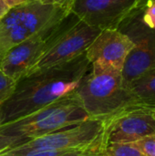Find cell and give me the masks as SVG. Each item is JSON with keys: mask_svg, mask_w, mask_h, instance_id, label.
Wrapping results in <instances>:
<instances>
[{"mask_svg": "<svg viewBox=\"0 0 155 156\" xmlns=\"http://www.w3.org/2000/svg\"><path fill=\"white\" fill-rule=\"evenodd\" d=\"M90 66L85 52L69 62L20 78L11 97L1 105L4 113L2 125L14 122L76 91Z\"/></svg>", "mask_w": 155, "mask_h": 156, "instance_id": "6da1fadb", "label": "cell"}, {"mask_svg": "<svg viewBox=\"0 0 155 156\" xmlns=\"http://www.w3.org/2000/svg\"><path fill=\"white\" fill-rule=\"evenodd\" d=\"M81 79L76 93L90 117L105 118L120 110L139 104L122 85V71L99 63Z\"/></svg>", "mask_w": 155, "mask_h": 156, "instance_id": "7a4b0ae2", "label": "cell"}, {"mask_svg": "<svg viewBox=\"0 0 155 156\" xmlns=\"http://www.w3.org/2000/svg\"><path fill=\"white\" fill-rule=\"evenodd\" d=\"M89 118L90 116L74 91L14 122L1 125L0 133L28 141L78 124Z\"/></svg>", "mask_w": 155, "mask_h": 156, "instance_id": "3957f363", "label": "cell"}, {"mask_svg": "<svg viewBox=\"0 0 155 156\" xmlns=\"http://www.w3.org/2000/svg\"><path fill=\"white\" fill-rule=\"evenodd\" d=\"M79 18L71 11L64 12L49 20L32 36L13 47L0 63L3 72L18 80L26 75L37 61Z\"/></svg>", "mask_w": 155, "mask_h": 156, "instance_id": "277c9868", "label": "cell"}, {"mask_svg": "<svg viewBox=\"0 0 155 156\" xmlns=\"http://www.w3.org/2000/svg\"><path fill=\"white\" fill-rule=\"evenodd\" d=\"M104 119L90 117L78 124L13 145L0 153V155L21 156L29 151L37 149L100 154L102 148Z\"/></svg>", "mask_w": 155, "mask_h": 156, "instance_id": "5b68a950", "label": "cell"}, {"mask_svg": "<svg viewBox=\"0 0 155 156\" xmlns=\"http://www.w3.org/2000/svg\"><path fill=\"white\" fill-rule=\"evenodd\" d=\"M70 11L32 0L10 8L0 19V63L13 47L38 31L52 18Z\"/></svg>", "mask_w": 155, "mask_h": 156, "instance_id": "8992f818", "label": "cell"}, {"mask_svg": "<svg viewBox=\"0 0 155 156\" xmlns=\"http://www.w3.org/2000/svg\"><path fill=\"white\" fill-rule=\"evenodd\" d=\"M154 133V107L131 105L105 117L102 147L109 144L138 142Z\"/></svg>", "mask_w": 155, "mask_h": 156, "instance_id": "52a82bcc", "label": "cell"}, {"mask_svg": "<svg viewBox=\"0 0 155 156\" xmlns=\"http://www.w3.org/2000/svg\"><path fill=\"white\" fill-rule=\"evenodd\" d=\"M102 30L79 20L27 73L69 62L85 53Z\"/></svg>", "mask_w": 155, "mask_h": 156, "instance_id": "ba28073f", "label": "cell"}, {"mask_svg": "<svg viewBox=\"0 0 155 156\" xmlns=\"http://www.w3.org/2000/svg\"><path fill=\"white\" fill-rule=\"evenodd\" d=\"M141 0H74L71 12L86 24L103 29H117Z\"/></svg>", "mask_w": 155, "mask_h": 156, "instance_id": "9c48e42d", "label": "cell"}, {"mask_svg": "<svg viewBox=\"0 0 155 156\" xmlns=\"http://www.w3.org/2000/svg\"><path fill=\"white\" fill-rule=\"evenodd\" d=\"M134 43L118 29H103L86 51L90 64L99 63L122 71Z\"/></svg>", "mask_w": 155, "mask_h": 156, "instance_id": "30bf717a", "label": "cell"}, {"mask_svg": "<svg viewBox=\"0 0 155 156\" xmlns=\"http://www.w3.org/2000/svg\"><path fill=\"white\" fill-rule=\"evenodd\" d=\"M117 29L134 45L155 37V0H141Z\"/></svg>", "mask_w": 155, "mask_h": 156, "instance_id": "8fae6325", "label": "cell"}, {"mask_svg": "<svg viewBox=\"0 0 155 156\" xmlns=\"http://www.w3.org/2000/svg\"><path fill=\"white\" fill-rule=\"evenodd\" d=\"M153 68H155V37L135 45L127 56L122 71L123 87L128 90L134 80Z\"/></svg>", "mask_w": 155, "mask_h": 156, "instance_id": "7c38bea8", "label": "cell"}, {"mask_svg": "<svg viewBox=\"0 0 155 156\" xmlns=\"http://www.w3.org/2000/svg\"><path fill=\"white\" fill-rule=\"evenodd\" d=\"M139 104L151 107L155 105V68H153L134 80L128 88Z\"/></svg>", "mask_w": 155, "mask_h": 156, "instance_id": "4fadbf2b", "label": "cell"}, {"mask_svg": "<svg viewBox=\"0 0 155 156\" xmlns=\"http://www.w3.org/2000/svg\"><path fill=\"white\" fill-rule=\"evenodd\" d=\"M100 156H143L131 144H109L102 147Z\"/></svg>", "mask_w": 155, "mask_h": 156, "instance_id": "5bb4252c", "label": "cell"}, {"mask_svg": "<svg viewBox=\"0 0 155 156\" xmlns=\"http://www.w3.org/2000/svg\"><path fill=\"white\" fill-rule=\"evenodd\" d=\"M16 80L5 75L0 69V105L8 100L15 91Z\"/></svg>", "mask_w": 155, "mask_h": 156, "instance_id": "9a60e30c", "label": "cell"}, {"mask_svg": "<svg viewBox=\"0 0 155 156\" xmlns=\"http://www.w3.org/2000/svg\"><path fill=\"white\" fill-rule=\"evenodd\" d=\"M143 156H155V133L147 136L138 142L131 143Z\"/></svg>", "mask_w": 155, "mask_h": 156, "instance_id": "2e32d148", "label": "cell"}, {"mask_svg": "<svg viewBox=\"0 0 155 156\" xmlns=\"http://www.w3.org/2000/svg\"><path fill=\"white\" fill-rule=\"evenodd\" d=\"M75 151L70 150H55V149H37L32 150L21 156H62ZM82 153V152H81Z\"/></svg>", "mask_w": 155, "mask_h": 156, "instance_id": "e0dca14e", "label": "cell"}, {"mask_svg": "<svg viewBox=\"0 0 155 156\" xmlns=\"http://www.w3.org/2000/svg\"><path fill=\"white\" fill-rule=\"evenodd\" d=\"M25 142H26V141L20 137L0 133V153L4 152L5 149L11 147L13 145H16L18 144H22Z\"/></svg>", "mask_w": 155, "mask_h": 156, "instance_id": "ac0fdd59", "label": "cell"}, {"mask_svg": "<svg viewBox=\"0 0 155 156\" xmlns=\"http://www.w3.org/2000/svg\"><path fill=\"white\" fill-rule=\"evenodd\" d=\"M32 1H37L45 5H56L69 10L72 9L74 4V0H32Z\"/></svg>", "mask_w": 155, "mask_h": 156, "instance_id": "d6986e66", "label": "cell"}, {"mask_svg": "<svg viewBox=\"0 0 155 156\" xmlns=\"http://www.w3.org/2000/svg\"><path fill=\"white\" fill-rule=\"evenodd\" d=\"M27 0H4L5 4L6 5V6L10 9L12 7H15L18 5H21L23 3H25Z\"/></svg>", "mask_w": 155, "mask_h": 156, "instance_id": "ffe728a7", "label": "cell"}, {"mask_svg": "<svg viewBox=\"0 0 155 156\" xmlns=\"http://www.w3.org/2000/svg\"><path fill=\"white\" fill-rule=\"evenodd\" d=\"M62 156H100L99 154H91V153H81V152H73L69 153Z\"/></svg>", "mask_w": 155, "mask_h": 156, "instance_id": "44dd1931", "label": "cell"}, {"mask_svg": "<svg viewBox=\"0 0 155 156\" xmlns=\"http://www.w3.org/2000/svg\"><path fill=\"white\" fill-rule=\"evenodd\" d=\"M9 10V8L5 4L4 0H0V19L6 14V12Z\"/></svg>", "mask_w": 155, "mask_h": 156, "instance_id": "7402d4cb", "label": "cell"}, {"mask_svg": "<svg viewBox=\"0 0 155 156\" xmlns=\"http://www.w3.org/2000/svg\"><path fill=\"white\" fill-rule=\"evenodd\" d=\"M2 105V104H1ZM0 105V126L3 124L4 122V113H3V111H2V107Z\"/></svg>", "mask_w": 155, "mask_h": 156, "instance_id": "603a6c76", "label": "cell"}, {"mask_svg": "<svg viewBox=\"0 0 155 156\" xmlns=\"http://www.w3.org/2000/svg\"><path fill=\"white\" fill-rule=\"evenodd\" d=\"M154 112H155V107H154Z\"/></svg>", "mask_w": 155, "mask_h": 156, "instance_id": "cb8c5ba5", "label": "cell"}, {"mask_svg": "<svg viewBox=\"0 0 155 156\" xmlns=\"http://www.w3.org/2000/svg\"><path fill=\"white\" fill-rule=\"evenodd\" d=\"M0 156H3V155H0Z\"/></svg>", "mask_w": 155, "mask_h": 156, "instance_id": "d4e9b609", "label": "cell"}, {"mask_svg": "<svg viewBox=\"0 0 155 156\" xmlns=\"http://www.w3.org/2000/svg\"><path fill=\"white\" fill-rule=\"evenodd\" d=\"M154 107H155V105H154Z\"/></svg>", "mask_w": 155, "mask_h": 156, "instance_id": "484cf974", "label": "cell"}]
</instances>
